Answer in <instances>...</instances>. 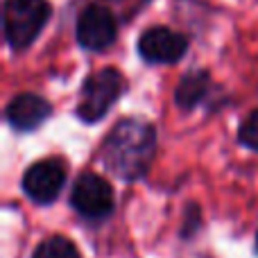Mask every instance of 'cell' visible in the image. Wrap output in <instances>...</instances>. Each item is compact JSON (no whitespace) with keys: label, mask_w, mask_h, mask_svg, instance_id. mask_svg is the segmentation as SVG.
Listing matches in <instances>:
<instances>
[{"label":"cell","mask_w":258,"mask_h":258,"mask_svg":"<svg viewBox=\"0 0 258 258\" xmlns=\"http://www.w3.org/2000/svg\"><path fill=\"white\" fill-rule=\"evenodd\" d=\"M156 132L141 118H122L109 132L102 145V163L109 172L125 181L145 177L154 161Z\"/></svg>","instance_id":"1"},{"label":"cell","mask_w":258,"mask_h":258,"mask_svg":"<svg viewBox=\"0 0 258 258\" xmlns=\"http://www.w3.org/2000/svg\"><path fill=\"white\" fill-rule=\"evenodd\" d=\"M52 16L48 0H5L3 25L12 50H27Z\"/></svg>","instance_id":"2"},{"label":"cell","mask_w":258,"mask_h":258,"mask_svg":"<svg viewBox=\"0 0 258 258\" xmlns=\"http://www.w3.org/2000/svg\"><path fill=\"white\" fill-rule=\"evenodd\" d=\"M125 91V77L116 68H102L86 77L75 113L82 122H100Z\"/></svg>","instance_id":"3"},{"label":"cell","mask_w":258,"mask_h":258,"mask_svg":"<svg viewBox=\"0 0 258 258\" xmlns=\"http://www.w3.org/2000/svg\"><path fill=\"white\" fill-rule=\"evenodd\" d=\"M118 18L107 5L91 3L80 12L75 23V39L84 50L102 52L116 43Z\"/></svg>","instance_id":"4"},{"label":"cell","mask_w":258,"mask_h":258,"mask_svg":"<svg viewBox=\"0 0 258 258\" xmlns=\"http://www.w3.org/2000/svg\"><path fill=\"white\" fill-rule=\"evenodd\" d=\"M113 188L104 177L95 172H82L73 183L71 206L89 220H102L113 211Z\"/></svg>","instance_id":"5"},{"label":"cell","mask_w":258,"mask_h":258,"mask_svg":"<svg viewBox=\"0 0 258 258\" xmlns=\"http://www.w3.org/2000/svg\"><path fill=\"white\" fill-rule=\"evenodd\" d=\"M66 183V168L57 159L36 161L23 174V190L34 204L48 206L59 197Z\"/></svg>","instance_id":"6"},{"label":"cell","mask_w":258,"mask_h":258,"mask_svg":"<svg viewBox=\"0 0 258 258\" xmlns=\"http://www.w3.org/2000/svg\"><path fill=\"white\" fill-rule=\"evenodd\" d=\"M188 50V39L163 25H154L138 36V54L147 63H177Z\"/></svg>","instance_id":"7"},{"label":"cell","mask_w":258,"mask_h":258,"mask_svg":"<svg viewBox=\"0 0 258 258\" xmlns=\"http://www.w3.org/2000/svg\"><path fill=\"white\" fill-rule=\"evenodd\" d=\"M7 120L9 125L18 132H32V129L41 127L48 116L52 113L48 100L34 93H21L7 104Z\"/></svg>","instance_id":"8"},{"label":"cell","mask_w":258,"mask_h":258,"mask_svg":"<svg viewBox=\"0 0 258 258\" xmlns=\"http://www.w3.org/2000/svg\"><path fill=\"white\" fill-rule=\"evenodd\" d=\"M211 91V75L206 71H190L179 80L177 89H174V100L177 107L183 111L195 109L200 102H204L206 93Z\"/></svg>","instance_id":"9"},{"label":"cell","mask_w":258,"mask_h":258,"mask_svg":"<svg viewBox=\"0 0 258 258\" xmlns=\"http://www.w3.org/2000/svg\"><path fill=\"white\" fill-rule=\"evenodd\" d=\"M32 258H82V256L80 249L75 247V242H71L63 236H52L36 247Z\"/></svg>","instance_id":"10"},{"label":"cell","mask_w":258,"mask_h":258,"mask_svg":"<svg viewBox=\"0 0 258 258\" xmlns=\"http://www.w3.org/2000/svg\"><path fill=\"white\" fill-rule=\"evenodd\" d=\"M238 141L245 147H249V150L258 152V109L254 113H249L245 118V122L240 125V129H238Z\"/></svg>","instance_id":"11"},{"label":"cell","mask_w":258,"mask_h":258,"mask_svg":"<svg viewBox=\"0 0 258 258\" xmlns=\"http://www.w3.org/2000/svg\"><path fill=\"white\" fill-rule=\"evenodd\" d=\"M111 3H118V5H129V3H134V5H136V7H141V5L143 3H147V0H111Z\"/></svg>","instance_id":"12"},{"label":"cell","mask_w":258,"mask_h":258,"mask_svg":"<svg viewBox=\"0 0 258 258\" xmlns=\"http://www.w3.org/2000/svg\"><path fill=\"white\" fill-rule=\"evenodd\" d=\"M256 254H258V233H256Z\"/></svg>","instance_id":"13"}]
</instances>
